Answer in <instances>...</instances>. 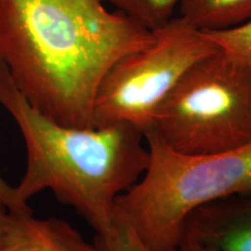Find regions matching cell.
Returning <instances> with one entry per match:
<instances>
[{"label":"cell","instance_id":"9","mask_svg":"<svg viewBox=\"0 0 251 251\" xmlns=\"http://www.w3.org/2000/svg\"><path fill=\"white\" fill-rule=\"evenodd\" d=\"M107 2L147 29L156 30L174 18L180 0H107Z\"/></svg>","mask_w":251,"mask_h":251},{"label":"cell","instance_id":"13","mask_svg":"<svg viewBox=\"0 0 251 251\" xmlns=\"http://www.w3.org/2000/svg\"><path fill=\"white\" fill-rule=\"evenodd\" d=\"M174 251H219L214 246L205 242L201 238L185 229L180 242Z\"/></svg>","mask_w":251,"mask_h":251},{"label":"cell","instance_id":"2","mask_svg":"<svg viewBox=\"0 0 251 251\" xmlns=\"http://www.w3.org/2000/svg\"><path fill=\"white\" fill-rule=\"evenodd\" d=\"M0 105L23 135L27 165L14 187L21 202L51 191L72 207L97 235L115 215L118 198L139 181L149 165L142 131L129 124L75 128L56 124L25 99L0 63Z\"/></svg>","mask_w":251,"mask_h":251},{"label":"cell","instance_id":"11","mask_svg":"<svg viewBox=\"0 0 251 251\" xmlns=\"http://www.w3.org/2000/svg\"><path fill=\"white\" fill-rule=\"evenodd\" d=\"M96 244L102 251H151L117 208L109 227L97 235Z\"/></svg>","mask_w":251,"mask_h":251},{"label":"cell","instance_id":"1","mask_svg":"<svg viewBox=\"0 0 251 251\" xmlns=\"http://www.w3.org/2000/svg\"><path fill=\"white\" fill-rule=\"evenodd\" d=\"M107 0H0V63L36 111L56 124L93 128L103 77L153 31Z\"/></svg>","mask_w":251,"mask_h":251},{"label":"cell","instance_id":"10","mask_svg":"<svg viewBox=\"0 0 251 251\" xmlns=\"http://www.w3.org/2000/svg\"><path fill=\"white\" fill-rule=\"evenodd\" d=\"M203 33L221 51L251 71V20L228 29Z\"/></svg>","mask_w":251,"mask_h":251},{"label":"cell","instance_id":"7","mask_svg":"<svg viewBox=\"0 0 251 251\" xmlns=\"http://www.w3.org/2000/svg\"><path fill=\"white\" fill-rule=\"evenodd\" d=\"M185 229L219 251H251V194L199 207L187 218Z\"/></svg>","mask_w":251,"mask_h":251},{"label":"cell","instance_id":"6","mask_svg":"<svg viewBox=\"0 0 251 251\" xmlns=\"http://www.w3.org/2000/svg\"><path fill=\"white\" fill-rule=\"evenodd\" d=\"M0 251H102L61 219H37L31 211H7L0 233Z\"/></svg>","mask_w":251,"mask_h":251},{"label":"cell","instance_id":"5","mask_svg":"<svg viewBox=\"0 0 251 251\" xmlns=\"http://www.w3.org/2000/svg\"><path fill=\"white\" fill-rule=\"evenodd\" d=\"M149 45L122 56L103 77L93 107V127L125 122L142 131L185 72L219 48L202 30L174 17Z\"/></svg>","mask_w":251,"mask_h":251},{"label":"cell","instance_id":"14","mask_svg":"<svg viewBox=\"0 0 251 251\" xmlns=\"http://www.w3.org/2000/svg\"><path fill=\"white\" fill-rule=\"evenodd\" d=\"M6 213H7V208L0 202V233H1V229H2V224H4V219Z\"/></svg>","mask_w":251,"mask_h":251},{"label":"cell","instance_id":"8","mask_svg":"<svg viewBox=\"0 0 251 251\" xmlns=\"http://www.w3.org/2000/svg\"><path fill=\"white\" fill-rule=\"evenodd\" d=\"M179 17L199 30H221L251 20V0H180Z\"/></svg>","mask_w":251,"mask_h":251},{"label":"cell","instance_id":"4","mask_svg":"<svg viewBox=\"0 0 251 251\" xmlns=\"http://www.w3.org/2000/svg\"><path fill=\"white\" fill-rule=\"evenodd\" d=\"M148 131L184 155L251 142V71L220 49L200 59L162 102Z\"/></svg>","mask_w":251,"mask_h":251},{"label":"cell","instance_id":"12","mask_svg":"<svg viewBox=\"0 0 251 251\" xmlns=\"http://www.w3.org/2000/svg\"><path fill=\"white\" fill-rule=\"evenodd\" d=\"M0 202L9 212H27L30 211L28 203L21 202L15 194L14 187L9 186L0 176Z\"/></svg>","mask_w":251,"mask_h":251},{"label":"cell","instance_id":"3","mask_svg":"<svg viewBox=\"0 0 251 251\" xmlns=\"http://www.w3.org/2000/svg\"><path fill=\"white\" fill-rule=\"evenodd\" d=\"M144 139L148 168L118 198L115 208L151 251H174L187 218L199 207L251 194V142L227 151L184 155L152 131Z\"/></svg>","mask_w":251,"mask_h":251}]
</instances>
